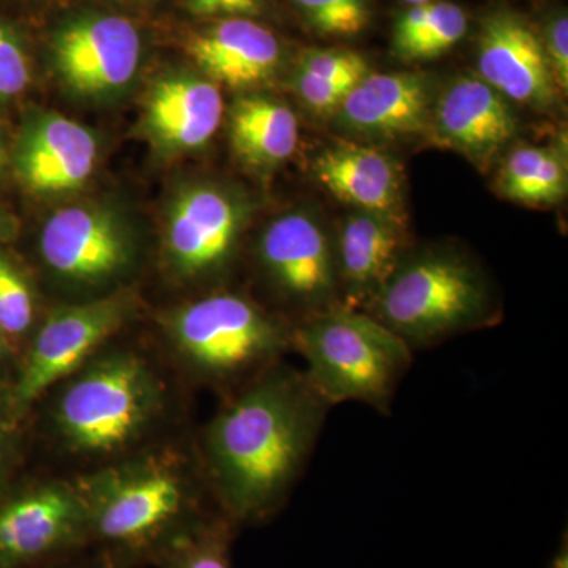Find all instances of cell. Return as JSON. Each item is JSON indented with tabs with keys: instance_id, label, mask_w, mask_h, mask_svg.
<instances>
[{
	"instance_id": "10",
	"label": "cell",
	"mask_w": 568,
	"mask_h": 568,
	"mask_svg": "<svg viewBox=\"0 0 568 568\" xmlns=\"http://www.w3.org/2000/svg\"><path fill=\"white\" fill-rule=\"evenodd\" d=\"M141 36L118 14H84L63 24L52 40L55 69L74 92L114 95L136 77Z\"/></svg>"
},
{
	"instance_id": "8",
	"label": "cell",
	"mask_w": 568,
	"mask_h": 568,
	"mask_svg": "<svg viewBox=\"0 0 568 568\" xmlns=\"http://www.w3.org/2000/svg\"><path fill=\"white\" fill-rule=\"evenodd\" d=\"M129 315L130 301L125 295H110L52 313L37 332L11 388L14 413L28 409L48 388L88 364L89 357L122 327Z\"/></svg>"
},
{
	"instance_id": "34",
	"label": "cell",
	"mask_w": 568,
	"mask_h": 568,
	"mask_svg": "<svg viewBox=\"0 0 568 568\" xmlns=\"http://www.w3.org/2000/svg\"><path fill=\"white\" fill-rule=\"evenodd\" d=\"M7 163H9V152H7L6 141H3L2 133H0V175L6 171Z\"/></svg>"
},
{
	"instance_id": "28",
	"label": "cell",
	"mask_w": 568,
	"mask_h": 568,
	"mask_svg": "<svg viewBox=\"0 0 568 568\" xmlns=\"http://www.w3.org/2000/svg\"><path fill=\"white\" fill-rule=\"evenodd\" d=\"M31 82V59L21 33L0 20V104L18 99Z\"/></svg>"
},
{
	"instance_id": "36",
	"label": "cell",
	"mask_w": 568,
	"mask_h": 568,
	"mask_svg": "<svg viewBox=\"0 0 568 568\" xmlns=\"http://www.w3.org/2000/svg\"><path fill=\"white\" fill-rule=\"evenodd\" d=\"M403 2L409 3L410 7L413 6H424V3H429L432 0H403Z\"/></svg>"
},
{
	"instance_id": "30",
	"label": "cell",
	"mask_w": 568,
	"mask_h": 568,
	"mask_svg": "<svg viewBox=\"0 0 568 568\" xmlns=\"http://www.w3.org/2000/svg\"><path fill=\"white\" fill-rule=\"evenodd\" d=\"M265 0H186L194 17L248 18L263 10Z\"/></svg>"
},
{
	"instance_id": "21",
	"label": "cell",
	"mask_w": 568,
	"mask_h": 568,
	"mask_svg": "<svg viewBox=\"0 0 568 568\" xmlns=\"http://www.w3.org/2000/svg\"><path fill=\"white\" fill-rule=\"evenodd\" d=\"M230 138L242 162L257 170H271L297 151V115L278 100L242 97L231 110Z\"/></svg>"
},
{
	"instance_id": "11",
	"label": "cell",
	"mask_w": 568,
	"mask_h": 568,
	"mask_svg": "<svg viewBox=\"0 0 568 568\" xmlns=\"http://www.w3.org/2000/svg\"><path fill=\"white\" fill-rule=\"evenodd\" d=\"M477 65L481 80L508 102L549 108L559 89L549 69L540 37L511 11L497 10L481 22Z\"/></svg>"
},
{
	"instance_id": "3",
	"label": "cell",
	"mask_w": 568,
	"mask_h": 568,
	"mask_svg": "<svg viewBox=\"0 0 568 568\" xmlns=\"http://www.w3.org/2000/svg\"><path fill=\"white\" fill-rule=\"evenodd\" d=\"M364 312L413 351L487 327L497 317L487 276L450 248L407 253Z\"/></svg>"
},
{
	"instance_id": "23",
	"label": "cell",
	"mask_w": 568,
	"mask_h": 568,
	"mask_svg": "<svg viewBox=\"0 0 568 568\" xmlns=\"http://www.w3.org/2000/svg\"><path fill=\"white\" fill-rule=\"evenodd\" d=\"M368 73V63L357 52L313 50L298 61L294 89L306 108L327 114L336 112L347 93Z\"/></svg>"
},
{
	"instance_id": "27",
	"label": "cell",
	"mask_w": 568,
	"mask_h": 568,
	"mask_svg": "<svg viewBox=\"0 0 568 568\" xmlns=\"http://www.w3.org/2000/svg\"><path fill=\"white\" fill-rule=\"evenodd\" d=\"M320 36L355 37L369 22L368 0H293Z\"/></svg>"
},
{
	"instance_id": "15",
	"label": "cell",
	"mask_w": 568,
	"mask_h": 568,
	"mask_svg": "<svg viewBox=\"0 0 568 568\" xmlns=\"http://www.w3.org/2000/svg\"><path fill=\"white\" fill-rule=\"evenodd\" d=\"M99 144L81 123L44 112L22 126L14 148V170L21 182L40 194L80 189L95 170Z\"/></svg>"
},
{
	"instance_id": "31",
	"label": "cell",
	"mask_w": 568,
	"mask_h": 568,
	"mask_svg": "<svg viewBox=\"0 0 568 568\" xmlns=\"http://www.w3.org/2000/svg\"><path fill=\"white\" fill-rule=\"evenodd\" d=\"M13 417H17V413H14L13 406H11L9 394L6 396V399L0 398V478L6 474L7 467L10 465L11 455H13Z\"/></svg>"
},
{
	"instance_id": "22",
	"label": "cell",
	"mask_w": 568,
	"mask_h": 568,
	"mask_svg": "<svg viewBox=\"0 0 568 568\" xmlns=\"http://www.w3.org/2000/svg\"><path fill=\"white\" fill-rule=\"evenodd\" d=\"M496 189L511 203L549 207L567 193V164L552 148L519 145L500 166Z\"/></svg>"
},
{
	"instance_id": "7",
	"label": "cell",
	"mask_w": 568,
	"mask_h": 568,
	"mask_svg": "<svg viewBox=\"0 0 568 568\" xmlns=\"http://www.w3.org/2000/svg\"><path fill=\"white\" fill-rule=\"evenodd\" d=\"M89 547L88 514L74 484L0 488V568H52Z\"/></svg>"
},
{
	"instance_id": "4",
	"label": "cell",
	"mask_w": 568,
	"mask_h": 568,
	"mask_svg": "<svg viewBox=\"0 0 568 568\" xmlns=\"http://www.w3.org/2000/svg\"><path fill=\"white\" fill-rule=\"evenodd\" d=\"M293 349L328 405L361 402L384 416L414 357L390 328L364 310L343 304L295 323Z\"/></svg>"
},
{
	"instance_id": "13",
	"label": "cell",
	"mask_w": 568,
	"mask_h": 568,
	"mask_svg": "<svg viewBox=\"0 0 568 568\" xmlns=\"http://www.w3.org/2000/svg\"><path fill=\"white\" fill-rule=\"evenodd\" d=\"M40 252L54 274L74 283H100L125 268L132 256L122 224L95 207L61 209L41 231Z\"/></svg>"
},
{
	"instance_id": "9",
	"label": "cell",
	"mask_w": 568,
	"mask_h": 568,
	"mask_svg": "<svg viewBox=\"0 0 568 568\" xmlns=\"http://www.w3.org/2000/svg\"><path fill=\"white\" fill-rule=\"evenodd\" d=\"M257 256L280 297L301 310L298 321L342 304L335 244L315 216L294 212L274 220Z\"/></svg>"
},
{
	"instance_id": "25",
	"label": "cell",
	"mask_w": 568,
	"mask_h": 568,
	"mask_svg": "<svg viewBox=\"0 0 568 568\" xmlns=\"http://www.w3.org/2000/svg\"><path fill=\"white\" fill-rule=\"evenodd\" d=\"M467 31L466 11L457 3H429L424 28L409 48L403 52L405 61H429L450 51Z\"/></svg>"
},
{
	"instance_id": "5",
	"label": "cell",
	"mask_w": 568,
	"mask_h": 568,
	"mask_svg": "<svg viewBox=\"0 0 568 568\" xmlns=\"http://www.w3.org/2000/svg\"><path fill=\"white\" fill-rule=\"evenodd\" d=\"M162 405L159 381L140 355L112 353L71 379L55 407V428L80 454H112L144 435Z\"/></svg>"
},
{
	"instance_id": "12",
	"label": "cell",
	"mask_w": 568,
	"mask_h": 568,
	"mask_svg": "<svg viewBox=\"0 0 568 568\" xmlns=\"http://www.w3.org/2000/svg\"><path fill=\"white\" fill-rule=\"evenodd\" d=\"M242 226L244 211L235 197L216 186H192L171 207L168 254L183 275L213 274L230 263Z\"/></svg>"
},
{
	"instance_id": "33",
	"label": "cell",
	"mask_w": 568,
	"mask_h": 568,
	"mask_svg": "<svg viewBox=\"0 0 568 568\" xmlns=\"http://www.w3.org/2000/svg\"><path fill=\"white\" fill-rule=\"evenodd\" d=\"M7 361H9V343L0 334V372L6 368Z\"/></svg>"
},
{
	"instance_id": "1",
	"label": "cell",
	"mask_w": 568,
	"mask_h": 568,
	"mask_svg": "<svg viewBox=\"0 0 568 568\" xmlns=\"http://www.w3.org/2000/svg\"><path fill=\"white\" fill-rule=\"evenodd\" d=\"M332 406L304 369L278 362L244 384L204 432L205 469L234 526L274 517L301 477Z\"/></svg>"
},
{
	"instance_id": "29",
	"label": "cell",
	"mask_w": 568,
	"mask_h": 568,
	"mask_svg": "<svg viewBox=\"0 0 568 568\" xmlns=\"http://www.w3.org/2000/svg\"><path fill=\"white\" fill-rule=\"evenodd\" d=\"M545 55L549 69H551L552 78H555L556 85L559 92H567L568 88V20L567 14H556L551 21L548 22L545 29L544 39Z\"/></svg>"
},
{
	"instance_id": "17",
	"label": "cell",
	"mask_w": 568,
	"mask_h": 568,
	"mask_svg": "<svg viewBox=\"0 0 568 568\" xmlns=\"http://www.w3.org/2000/svg\"><path fill=\"white\" fill-rule=\"evenodd\" d=\"M432 84L420 73H368L336 110L345 132L398 138L428 129Z\"/></svg>"
},
{
	"instance_id": "26",
	"label": "cell",
	"mask_w": 568,
	"mask_h": 568,
	"mask_svg": "<svg viewBox=\"0 0 568 568\" xmlns=\"http://www.w3.org/2000/svg\"><path fill=\"white\" fill-rule=\"evenodd\" d=\"M36 301L31 284L10 257L0 254V334L20 338L32 327Z\"/></svg>"
},
{
	"instance_id": "14",
	"label": "cell",
	"mask_w": 568,
	"mask_h": 568,
	"mask_svg": "<svg viewBox=\"0 0 568 568\" xmlns=\"http://www.w3.org/2000/svg\"><path fill=\"white\" fill-rule=\"evenodd\" d=\"M437 144L488 164L514 140L518 118L506 97L478 77H463L440 93L429 125Z\"/></svg>"
},
{
	"instance_id": "16",
	"label": "cell",
	"mask_w": 568,
	"mask_h": 568,
	"mask_svg": "<svg viewBox=\"0 0 568 568\" xmlns=\"http://www.w3.org/2000/svg\"><path fill=\"white\" fill-rule=\"evenodd\" d=\"M342 304L364 310L405 260L407 239L398 215L357 211L334 241Z\"/></svg>"
},
{
	"instance_id": "18",
	"label": "cell",
	"mask_w": 568,
	"mask_h": 568,
	"mask_svg": "<svg viewBox=\"0 0 568 568\" xmlns=\"http://www.w3.org/2000/svg\"><path fill=\"white\" fill-rule=\"evenodd\" d=\"M189 52L209 80L231 89L263 84L282 62L275 33L248 18H224L196 33Z\"/></svg>"
},
{
	"instance_id": "20",
	"label": "cell",
	"mask_w": 568,
	"mask_h": 568,
	"mask_svg": "<svg viewBox=\"0 0 568 568\" xmlns=\"http://www.w3.org/2000/svg\"><path fill=\"white\" fill-rule=\"evenodd\" d=\"M316 181L357 211L394 215L402 201V174L390 155L357 142H338L313 162Z\"/></svg>"
},
{
	"instance_id": "2",
	"label": "cell",
	"mask_w": 568,
	"mask_h": 568,
	"mask_svg": "<svg viewBox=\"0 0 568 568\" xmlns=\"http://www.w3.org/2000/svg\"><path fill=\"white\" fill-rule=\"evenodd\" d=\"M88 514L89 547L108 568L156 560L183 530L207 517L181 467L149 457L106 467L78 481Z\"/></svg>"
},
{
	"instance_id": "19",
	"label": "cell",
	"mask_w": 568,
	"mask_h": 568,
	"mask_svg": "<svg viewBox=\"0 0 568 568\" xmlns=\"http://www.w3.org/2000/svg\"><path fill=\"white\" fill-rule=\"evenodd\" d=\"M223 114V95L216 82L193 74H174L153 88L145 123L164 149L196 151L212 140L222 125Z\"/></svg>"
},
{
	"instance_id": "24",
	"label": "cell",
	"mask_w": 568,
	"mask_h": 568,
	"mask_svg": "<svg viewBox=\"0 0 568 568\" xmlns=\"http://www.w3.org/2000/svg\"><path fill=\"white\" fill-rule=\"evenodd\" d=\"M234 528L222 514L207 515L179 534L155 562L160 568H233Z\"/></svg>"
},
{
	"instance_id": "6",
	"label": "cell",
	"mask_w": 568,
	"mask_h": 568,
	"mask_svg": "<svg viewBox=\"0 0 568 568\" xmlns=\"http://www.w3.org/2000/svg\"><path fill=\"white\" fill-rule=\"evenodd\" d=\"M293 327L245 295L220 293L182 308L171 335L197 375L242 387L293 349Z\"/></svg>"
},
{
	"instance_id": "35",
	"label": "cell",
	"mask_w": 568,
	"mask_h": 568,
	"mask_svg": "<svg viewBox=\"0 0 568 568\" xmlns=\"http://www.w3.org/2000/svg\"><path fill=\"white\" fill-rule=\"evenodd\" d=\"M52 568H108V567L103 566L102 562L95 564V566H92V567L71 566L70 562H67V564H62V566L52 567Z\"/></svg>"
},
{
	"instance_id": "32",
	"label": "cell",
	"mask_w": 568,
	"mask_h": 568,
	"mask_svg": "<svg viewBox=\"0 0 568 568\" xmlns=\"http://www.w3.org/2000/svg\"><path fill=\"white\" fill-rule=\"evenodd\" d=\"M548 568H568V538L564 534L562 541H560L558 551L551 558Z\"/></svg>"
}]
</instances>
